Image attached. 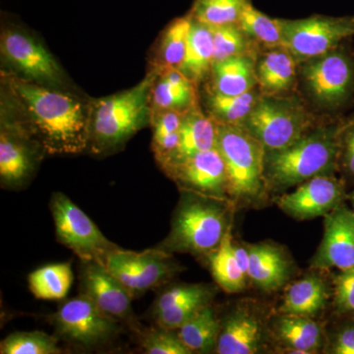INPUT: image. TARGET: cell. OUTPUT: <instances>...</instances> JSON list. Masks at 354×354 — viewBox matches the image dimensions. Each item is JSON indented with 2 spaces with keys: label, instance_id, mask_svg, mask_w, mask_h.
<instances>
[{
  "label": "cell",
  "instance_id": "obj_1",
  "mask_svg": "<svg viewBox=\"0 0 354 354\" xmlns=\"http://www.w3.org/2000/svg\"><path fill=\"white\" fill-rule=\"evenodd\" d=\"M19 113L16 124L48 155H75L88 149L92 101L66 88L46 87L11 73L4 78Z\"/></svg>",
  "mask_w": 354,
  "mask_h": 354
},
{
  "label": "cell",
  "instance_id": "obj_2",
  "mask_svg": "<svg viewBox=\"0 0 354 354\" xmlns=\"http://www.w3.org/2000/svg\"><path fill=\"white\" fill-rule=\"evenodd\" d=\"M158 70L152 69L135 87L92 101L88 149L101 155L115 152L137 132L151 124V92Z\"/></svg>",
  "mask_w": 354,
  "mask_h": 354
},
{
  "label": "cell",
  "instance_id": "obj_3",
  "mask_svg": "<svg viewBox=\"0 0 354 354\" xmlns=\"http://www.w3.org/2000/svg\"><path fill=\"white\" fill-rule=\"evenodd\" d=\"M342 128L322 127L308 131L283 150L267 152V185L285 189L313 177L332 174L339 160Z\"/></svg>",
  "mask_w": 354,
  "mask_h": 354
},
{
  "label": "cell",
  "instance_id": "obj_4",
  "mask_svg": "<svg viewBox=\"0 0 354 354\" xmlns=\"http://www.w3.org/2000/svg\"><path fill=\"white\" fill-rule=\"evenodd\" d=\"M171 232L158 248L169 253L207 255L220 245L232 227L223 200L183 191Z\"/></svg>",
  "mask_w": 354,
  "mask_h": 354
},
{
  "label": "cell",
  "instance_id": "obj_5",
  "mask_svg": "<svg viewBox=\"0 0 354 354\" xmlns=\"http://www.w3.org/2000/svg\"><path fill=\"white\" fill-rule=\"evenodd\" d=\"M216 125V148L227 169L228 199L239 203L257 201L268 186L265 147L243 127L218 122Z\"/></svg>",
  "mask_w": 354,
  "mask_h": 354
},
{
  "label": "cell",
  "instance_id": "obj_6",
  "mask_svg": "<svg viewBox=\"0 0 354 354\" xmlns=\"http://www.w3.org/2000/svg\"><path fill=\"white\" fill-rule=\"evenodd\" d=\"M310 118L297 97L261 95L243 127L267 152L283 150L308 132Z\"/></svg>",
  "mask_w": 354,
  "mask_h": 354
},
{
  "label": "cell",
  "instance_id": "obj_7",
  "mask_svg": "<svg viewBox=\"0 0 354 354\" xmlns=\"http://www.w3.org/2000/svg\"><path fill=\"white\" fill-rule=\"evenodd\" d=\"M2 59L13 74L31 82L67 88V79L48 48L36 37L19 28H4L0 37Z\"/></svg>",
  "mask_w": 354,
  "mask_h": 354
},
{
  "label": "cell",
  "instance_id": "obj_8",
  "mask_svg": "<svg viewBox=\"0 0 354 354\" xmlns=\"http://www.w3.org/2000/svg\"><path fill=\"white\" fill-rule=\"evenodd\" d=\"M50 211L57 241L71 249L83 262L104 265L109 254L120 248L109 241L94 221L64 193H53Z\"/></svg>",
  "mask_w": 354,
  "mask_h": 354
},
{
  "label": "cell",
  "instance_id": "obj_9",
  "mask_svg": "<svg viewBox=\"0 0 354 354\" xmlns=\"http://www.w3.org/2000/svg\"><path fill=\"white\" fill-rule=\"evenodd\" d=\"M283 48L300 62L335 50L354 35V17L312 16L299 20L279 19Z\"/></svg>",
  "mask_w": 354,
  "mask_h": 354
},
{
  "label": "cell",
  "instance_id": "obj_10",
  "mask_svg": "<svg viewBox=\"0 0 354 354\" xmlns=\"http://www.w3.org/2000/svg\"><path fill=\"white\" fill-rule=\"evenodd\" d=\"M104 266L132 297L164 285L181 270L171 253L158 247L141 252L116 249L109 254Z\"/></svg>",
  "mask_w": 354,
  "mask_h": 354
},
{
  "label": "cell",
  "instance_id": "obj_11",
  "mask_svg": "<svg viewBox=\"0 0 354 354\" xmlns=\"http://www.w3.org/2000/svg\"><path fill=\"white\" fill-rule=\"evenodd\" d=\"M302 62L300 73L317 104L328 109L346 104L354 90V62L346 51L337 48Z\"/></svg>",
  "mask_w": 354,
  "mask_h": 354
},
{
  "label": "cell",
  "instance_id": "obj_12",
  "mask_svg": "<svg viewBox=\"0 0 354 354\" xmlns=\"http://www.w3.org/2000/svg\"><path fill=\"white\" fill-rule=\"evenodd\" d=\"M50 323L60 339L86 348L108 342L118 330L115 319L82 293L64 302L50 316Z\"/></svg>",
  "mask_w": 354,
  "mask_h": 354
},
{
  "label": "cell",
  "instance_id": "obj_13",
  "mask_svg": "<svg viewBox=\"0 0 354 354\" xmlns=\"http://www.w3.org/2000/svg\"><path fill=\"white\" fill-rule=\"evenodd\" d=\"M160 169L181 191L227 201L225 162L216 148L169 162Z\"/></svg>",
  "mask_w": 354,
  "mask_h": 354
},
{
  "label": "cell",
  "instance_id": "obj_14",
  "mask_svg": "<svg viewBox=\"0 0 354 354\" xmlns=\"http://www.w3.org/2000/svg\"><path fill=\"white\" fill-rule=\"evenodd\" d=\"M346 198L344 183L330 174H324L299 184L293 192L279 197L276 203L286 215L304 221L325 216Z\"/></svg>",
  "mask_w": 354,
  "mask_h": 354
},
{
  "label": "cell",
  "instance_id": "obj_15",
  "mask_svg": "<svg viewBox=\"0 0 354 354\" xmlns=\"http://www.w3.org/2000/svg\"><path fill=\"white\" fill-rule=\"evenodd\" d=\"M311 267L317 270L335 268L339 271L354 267V215L346 203L325 216L322 242Z\"/></svg>",
  "mask_w": 354,
  "mask_h": 354
},
{
  "label": "cell",
  "instance_id": "obj_16",
  "mask_svg": "<svg viewBox=\"0 0 354 354\" xmlns=\"http://www.w3.org/2000/svg\"><path fill=\"white\" fill-rule=\"evenodd\" d=\"M39 144L12 120L1 115L0 178L2 185L20 186L36 169ZM43 151V150H41Z\"/></svg>",
  "mask_w": 354,
  "mask_h": 354
},
{
  "label": "cell",
  "instance_id": "obj_17",
  "mask_svg": "<svg viewBox=\"0 0 354 354\" xmlns=\"http://www.w3.org/2000/svg\"><path fill=\"white\" fill-rule=\"evenodd\" d=\"M81 272V290L106 315L115 320L131 318L132 295L106 266L97 262H84Z\"/></svg>",
  "mask_w": 354,
  "mask_h": 354
},
{
  "label": "cell",
  "instance_id": "obj_18",
  "mask_svg": "<svg viewBox=\"0 0 354 354\" xmlns=\"http://www.w3.org/2000/svg\"><path fill=\"white\" fill-rule=\"evenodd\" d=\"M263 344V326L259 317L249 307H239L221 322L216 353L254 354Z\"/></svg>",
  "mask_w": 354,
  "mask_h": 354
},
{
  "label": "cell",
  "instance_id": "obj_19",
  "mask_svg": "<svg viewBox=\"0 0 354 354\" xmlns=\"http://www.w3.org/2000/svg\"><path fill=\"white\" fill-rule=\"evenodd\" d=\"M249 267L247 277L254 285L264 291H276L286 285L290 274L288 256L274 244L261 243L247 245Z\"/></svg>",
  "mask_w": 354,
  "mask_h": 354
},
{
  "label": "cell",
  "instance_id": "obj_20",
  "mask_svg": "<svg viewBox=\"0 0 354 354\" xmlns=\"http://www.w3.org/2000/svg\"><path fill=\"white\" fill-rule=\"evenodd\" d=\"M196 84L178 69L158 72L151 92L152 113L160 111H176L186 113L198 106Z\"/></svg>",
  "mask_w": 354,
  "mask_h": 354
},
{
  "label": "cell",
  "instance_id": "obj_21",
  "mask_svg": "<svg viewBox=\"0 0 354 354\" xmlns=\"http://www.w3.org/2000/svg\"><path fill=\"white\" fill-rule=\"evenodd\" d=\"M209 75L211 85L208 88L221 95L245 94L258 85L252 55H237L215 62Z\"/></svg>",
  "mask_w": 354,
  "mask_h": 354
},
{
  "label": "cell",
  "instance_id": "obj_22",
  "mask_svg": "<svg viewBox=\"0 0 354 354\" xmlns=\"http://www.w3.org/2000/svg\"><path fill=\"white\" fill-rule=\"evenodd\" d=\"M256 74L262 95H278L295 84L297 59L283 46L270 48L256 64Z\"/></svg>",
  "mask_w": 354,
  "mask_h": 354
},
{
  "label": "cell",
  "instance_id": "obj_23",
  "mask_svg": "<svg viewBox=\"0 0 354 354\" xmlns=\"http://www.w3.org/2000/svg\"><path fill=\"white\" fill-rule=\"evenodd\" d=\"M274 335L288 353H317L323 344L322 327L307 317L281 314L274 323Z\"/></svg>",
  "mask_w": 354,
  "mask_h": 354
},
{
  "label": "cell",
  "instance_id": "obj_24",
  "mask_svg": "<svg viewBox=\"0 0 354 354\" xmlns=\"http://www.w3.org/2000/svg\"><path fill=\"white\" fill-rule=\"evenodd\" d=\"M330 292L322 279L306 277L295 281L286 290L279 314L314 318L325 309Z\"/></svg>",
  "mask_w": 354,
  "mask_h": 354
},
{
  "label": "cell",
  "instance_id": "obj_25",
  "mask_svg": "<svg viewBox=\"0 0 354 354\" xmlns=\"http://www.w3.org/2000/svg\"><path fill=\"white\" fill-rule=\"evenodd\" d=\"M179 134L180 139L176 153L171 160L160 167L216 148L215 120L203 113L198 106L190 109L184 115Z\"/></svg>",
  "mask_w": 354,
  "mask_h": 354
},
{
  "label": "cell",
  "instance_id": "obj_26",
  "mask_svg": "<svg viewBox=\"0 0 354 354\" xmlns=\"http://www.w3.org/2000/svg\"><path fill=\"white\" fill-rule=\"evenodd\" d=\"M213 64L214 41L211 28L193 19L185 57L178 70L198 85L211 74Z\"/></svg>",
  "mask_w": 354,
  "mask_h": 354
},
{
  "label": "cell",
  "instance_id": "obj_27",
  "mask_svg": "<svg viewBox=\"0 0 354 354\" xmlns=\"http://www.w3.org/2000/svg\"><path fill=\"white\" fill-rule=\"evenodd\" d=\"M221 321L211 304L205 305L177 330L183 344L193 353H209L216 351Z\"/></svg>",
  "mask_w": 354,
  "mask_h": 354
},
{
  "label": "cell",
  "instance_id": "obj_28",
  "mask_svg": "<svg viewBox=\"0 0 354 354\" xmlns=\"http://www.w3.org/2000/svg\"><path fill=\"white\" fill-rule=\"evenodd\" d=\"M191 14L177 18L165 28L153 50L152 69L158 72L165 69H178L185 57L191 24Z\"/></svg>",
  "mask_w": 354,
  "mask_h": 354
},
{
  "label": "cell",
  "instance_id": "obj_29",
  "mask_svg": "<svg viewBox=\"0 0 354 354\" xmlns=\"http://www.w3.org/2000/svg\"><path fill=\"white\" fill-rule=\"evenodd\" d=\"M261 95L260 91H256V88L245 94L225 95L207 87L204 95L205 106L209 118L216 122L243 127Z\"/></svg>",
  "mask_w": 354,
  "mask_h": 354
},
{
  "label": "cell",
  "instance_id": "obj_30",
  "mask_svg": "<svg viewBox=\"0 0 354 354\" xmlns=\"http://www.w3.org/2000/svg\"><path fill=\"white\" fill-rule=\"evenodd\" d=\"M208 257L213 278L225 292H241L245 288L248 278L235 258L232 227L228 228L218 248L209 253Z\"/></svg>",
  "mask_w": 354,
  "mask_h": 354
},
{
  "label": "cell",
  "instance_id": "obj_31",
  "mask_svg": "<svg viewBox=\"0 0 354 354\" xmlns=\"http://www.w3.org/2000/svg\"><path fill=\"white\" fill-rule=\"evenodd\" d=\"M30 290L39 299L60 300L68 295L73 272L70 263L44 266L28 277Z\"/></svg>",
  "mask_w": 354,
  "mask_h": 354
},
{
  "label": "cell",
  "instance_id": "obj_32",
  "mask_svg": "<svg viewBox=\"0 0 354 354\" xmlns=\"http://www.w3.org/2000/svg\"><path fill=\"white\" fill-rule=\"evenodd\" d=\"M239 26L251 41L263 44L266 48L283 46V34L279 19H272L269 16L260 12L251 2L244 8Z\"/></svg>",
  "mask_w": 354,
  "mask_h": 354
},
{
  "label": "cell",
  "instance_id": "obj_33",
  "mask_svg": "<svg viewBox=\"0 0 354 354\" xmlns=\"http://www.w3.org/2000/svg\"><path fill=\"white\" fill-rule=\"evenodd\" d=\"M249 0H195L191 16L207 26L239 24Z\"/></svg>",
  "mask_w": 354,
  "mask_h": 354
},
{
  "label": "cell",
  "instance_id": "obj_34",
  "mask_svg": "<svg viewBox=\"0 0 354 354\" xmlns=\"http://www.w3.org/2000/svg\"><path fill=\"white\" fill-rule=\"evenodd\" d=\"M1 354H58L57 337L44 332H17L9 335L0 344Z\"/></svg>",
  "mask_w": 354,
  "mask_h": 354
},
{
  "label": "cell",
  "instance_id": "obj_35",
  "mask_svg": "<svg viewBox=\"0 0 354 354\" xmlns=\"http://www.w3.org/2000/svg\"><path fill=\"white\" fill-rule=\"evenodd\" d=\"M214 41V64L237 57L252 55L250 39L242 31L239 24L209 26Z\"/></svg>",
  "mask_w": 354,
  "mask_h": 354
},
{
  "label": "cell",
  "instance_id": "obj_36",
  "mask_svg": "<svg viewBox=\"0 0 354 354\" xmlns=\"http://www.w3.org/2000/svg\"><path fill=\"white\" fill-rule=\"evenodd\" d=\"M215 295L213 286L204 283H185L172 286L158 295L153 307V316L158 315L165 310L174 308L194 301V300H209L211 301Z\"/></svg>",
  "mask_w": 354,
  "mask_h": 354
},
{
  "label": "cell",
  "instance_id": "obj_37",
  "mask_svg": "<svg viewBox=\"0 0 354 354\" xmlns=\"http://www.w3.org/2000/svg\"><path fill=\"white\" fill-rule=\"evenodd\" d=\"M141 346L148 354L193 353L181 341L176 330L160 327L151 328L142 333Z\"/></svg>",
  "mask_w": 354,
  "mask_h": 354
},
{
  "label": "cell",
  "instance_id": "obj_38",
  "mask_svg": "<svg viewBox=\"0 0 354 354\" xmlns=\"http://www.w3.org/2000/svg\"><path fill=\"white\" fill-rule=\"evenodd\" d=\"M211 304L209 300H194L174 308L165 310L158 315L153 316L156 323L160 327L169 330H178L186 321L189 320L205 305Z\"/></svg>",
  "mask_w": 354,
  "mask_h": 354
},
{
  "label": "cell",
  "instance_id": "obj_39",
  "mask_svg": "<svg viewBox=\"0 0 354 354\" xmlns=\"http://www.w3.org/2000/svg\"><path fill=\"white\" fill-rule=\"evenodd\" d=\"M334 305L339 313L354 312V267L334 279Z\"/></svg>",
  "mask_w": 354,
  "mask_h": 354
},
{
  "label": "cell",
  "instance_id": "obj_40",
  "mask_svg": "<svg viewBox=\"0 0 354 354\" xmlns=\"http://www.w3.org/2000/svg\"><path fill=\"white\" fill-rule=\"evenodd\" d=\"M185 113L176 111H160L152 113L153 140L162 138L179 131Z\"/></svg>",
  "mask_w": 354,
  "mask_h": 354
},
{
  "label": "cell",
  "instance_id": "obj_41",
  "mask_svg": "<svg viewBox=\"0 0 354 354\" xmlns=\"http://www.w3.org/2000/svg\"><path fill=\"white\" fill-rule=\"evenodd\" d=\"M339 158L346 172L354 177V120L342 128Z\"/></svg>",
  "mask_w": 354,
  "mask_h": 354
},
{
  "label": "cell",
  "instance_id": "obj_42",
  "mask_svg": "<svg viewBox=\"0 0 354 354\" xmlns=\"http://www.w3.org/2000/svg\"><path fill=\"white\" fill-rule=\"evenodd\" d=\"M329 353L354 354V327H346L335 334Z\"/></svg>",
  "mask_w": 354,
  "mask_h": 354
},
{
  "label": "cell",
  "instance_id": "obj_43",
  "mask_svg": "<svg viewBox=\"0 0 354 354\" xmlns=\"http://www.w3.org/2000/svg\"><path fill=\"white\" fill-rule=\"evenodd\" d=\"M234 251L237 263L241 266L242 271H243L244 274L247 276L249 267V252L247 246L239 245V244H235L234 242ZM247 278H248V277H247Z\"/></svg>",
  "mask_w": 354,
  "mask_h": 354
},
{
  "label": "cell",
  "instance_id": "obj_44",
  "mask_svg": "<svg viewBox=\"0 0 354 354\" xmlns=\"http://www.w3.org/2000/svg\"><path fill=\"white\" fill-rule=\"evenodd\" d=\"M348 199L349 200V202H351V211H353L354 215V190L348 195Z\"/></svg>",
  "mask_w": 354,
  "mask_h": 354
}]
</instances>
